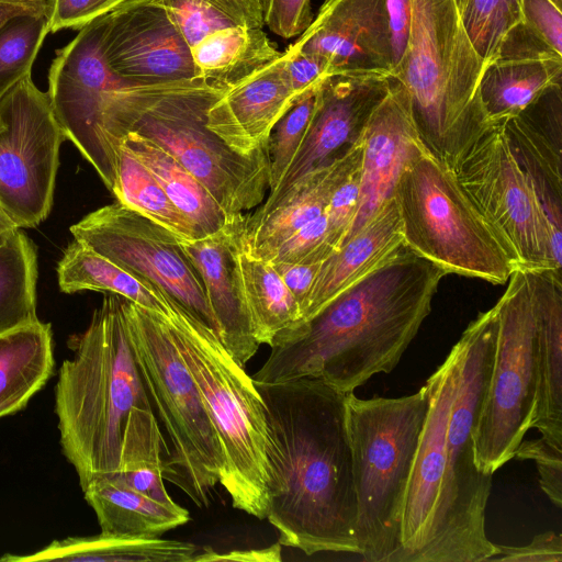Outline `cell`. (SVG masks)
Here are the masks:
<instances>
[{"instance_id":"cell-13","label":"cell","mask_w":562,"mask_h":562,"mask_svg":"<svg viewBox=\"0 0 562 562\" xmlns=\"http://www.w3.org/2000/svg\"><path fill=\"white\" fill-rule=\"evenodd\" d=\"M74 239L151 283L188 316L217 335L200 274L171 232L120 202L70 227Z\"/></svg>"},{"instance_id":"cell-34","label":"cell","mask_w":562,"mask_h":562,"mask_svg":"<svg viewBox=\"0 0 562 562\" xmlns=\"http://www.w3.org/2000/svg\"><path fill=\"white\" fill-rule=\"evenodd\" d=\"M116 159L113 194L117 202L147 216L180 240H194L190 224L169 200L151 172L119 142L112 143Z\"/></svg>"},{"instance_id":"cell-29","label":"cell","mask_w":562,"mask_h":562,"mask_svg":"<svg viewBox=\"0 0 562 562\" xmlns=\"http://www.w3.org/2000/svg\"><path fill=\"white\" fill-rule=\"evenodd\" d=\"M198 553L199 547L191 542L100 532L97 536L55 540L29 555L4 554L0 561L193 562Z\"/></svg>"},{"instance_id":"cell-6","label":"cell","mask_w":562,"mask_h":562,"mask_svg":"<svg viewBox=\"0 0 562 562\" xmlns=\"http://www.w3.org/2000/svg\"><path fill=\"white\" fill-rule=\"evenodd\" d=\"M484 68L459 0H412L407 47L392 77L407 91L422 145L452 172L492 127L479 94Z\"/></svg>"},{"instance_id":"cell-9","label":"cell","mask_w":562,"mask_h":562,"mask_svg":"<svg viewBox=\"0 0 562 562\" xmlns=\"http://www.w3.org/2000/svg\"><path fill=\"white\" fill-rule=\"evenodd\" d=\"M131 342L151 404L170 446L162 479L199 507H209L220 483L223 454L194 379L160 314L123 297Z\"/></svg>"},{"instance_id":"cell-1","label":"cell","mask_w":562,"mask_h":562,"mask_svg":"<svg viewBox=\"0 0 562 562\" xmlns=\"http://www.w3.org/2000/svg\"><path fill=\"white\" fill-rule=\"evenodd\" d=\"M254 383L268 426L266 518L279 543L306 555L358 554L347 393L312 376Z\"/></svg>"},{"instance_id":"cell-33","label":"cell","mask_w":562,"mask_h":562,"mask_svg":"<svg viewBox=\"0 0 562 562\" xmlns=\"http://www.w3.org/2000/svg\"><path fill=\"white\" fill-rule=\"evenodd\" d=\"M36 279V248L18 228L0 246V334L38 321Z\"/></svg>"},{"instance_id":"cell-43","label":"cell","mask_w":562,"mask_h":562,"mask_svg":"<svg viewBox=\"0 0 562 562\" xmlns=\"http://www.w3.org/2000/svg\"><path fill=\"white\" fill-rule=\"evenodd\" d=\"M282 56L289 85L297 99L334 75L329 64L317 55L294 50L289 46Z\"/></svg>"},{"instance_id":"cell-25","label":"cell","mask_w":562,"mask_h":562,"mask_svg":"<svg viewBox=\"0 0 562 562\" xmlns=\"http://www.w3.org/2000/svg\"><path fill=\"white\" fill-rule=\"evenodd\" d=\"M532 295L537 398L531 428L562 448V278L561 270L527 272Z\"/></svg>"},{"instance_id":"cell-36","label":"cell","mask_w":562,"mask_h":562,"mask_svg":"<svg viewBox=\"0 0 562 562\" xmlns=\"http://www.w3.org/2000/svg\"><path fill=\"white\" fill-rule=\"evenodd\" d=\"M463 27L486 66L507 34L522 22V0H459Z\"/></svg>"},{"instance_id":"cell-45","label":"cell","mask_w":562,"mask_h":562,"mask_svg":"<svg viewBox=\"0 0 562 562\" xmlns=\"http://www.w3.org/2000/svg\"><path fill=\"white\" fill-rule=\"evenodd\" d=\"M311 0H269L265 24L282 38L301 35L312 23Z\"/></svg>"},{"instance_id":"cell-49","label":"cell","mask_w":562,"mask_h":562,"mask_svg":"<svg viewBox=\"0 0 562 562\" xmlns=\"http://www.w3.org/2000/svg\"><path fill=\"white\" fill-rule=\"evenodd\" d=\"M116 473L134 490L166 504L175 503L165 487L161 471L159 469L139 468Z\"/></svg>"},{"instance_id":"cell-8","label":"cell","mask_w":562,"mask_h":562,"mask_svg":"<svg viewBox=\"0 0 562 562\" xmlns=\"http://www.w3.org/2000/svg\"><path fill=\"white\" fill-rule=\"evenodd\" d=\"M223 454L220 483L236 509L259 519L268 510V426L255 383L218 336L184 312L167 321Z\"/></svg>"},{"instance_id":"cell-39","label":"cell","mask_w":562,"mask_h":562,"mask_svg":"<svg viewBox=\"0 0 562 562\" xmlns=\"http://www.w3.org/2000/svg\"><path fill=\"white\" fill-rule=\"evenodd\" d=\"M335 249L328 239L326 211L290 236L270 261L300 263L323 262Z\"/></svg>"},{"instance_id":"cell-52","label":"cell","mask_w":562,"mask_h":562,"mask_svg":"<svg viewBox=\"0 0 562 562\" xmlns=\"http://www.w3.org/2000/svg\"><path fill=\"white\" fill-rule=\"evenodd\" d=\"M19 227L0 207V246L12 235Z\"/></svg>"},{"instance_id":"cell-47","label":"cell","mask_w":562,"mask_h":562,"mask_svg":"<svg viewBox=\"0 0 562 562\" xmlns=\"http://www.w3.org/2000/svg\"><path fill=\"white\" fill-rule=\"evenodd\" d=\"M385 3L391 38L392 76L407 47L412 20V0H385Z\"/></svg>"},{"instance_id":"cell-11","label":"cell","mask_w":562,"mask_h":562,"mask_svg":"<svg viewBox=\"0 0 562 562\" xmlns=\"http://www.w3.org/2000/svg\"><path fill=\"white\" fill-rule=\"evenodd\" d=\"M496 302L498 326L492 372L474 431L475 463L493 475L531 428L537 398L536 342L528 273L514 271Z\"/></svg>"},{"instance_id":"cell-20","label":"cell","mask_w":562,"mask_h":562,"mask_svg":"<svg viewBox=\"0 0 562 562\" xmlns=\"http://www.w3.org/2000/svg\"><path fill=\"white\" fill-rule=\"evenodd\" d=\"M297 100L281 56L227 89L207 111V127L241 155L268 150L279 120Z\"/></svg>"},{"instance_id":"cell-15","label":"cell","mask_w":562,"mask_h":562,"mask_svg":"<svg viewBox=\"0 0 562 562\" xmlns=\"http://www.w3.org/2000/svg\"><path fill=\"white\" fill-rule=\"evenodd\" d=\"M390 79L381 74L328 76L319 86L315 114L292 165L254 213L265 212L295 182L361 143L370 116L389 91Z\"/></svg>"},{"instance_id":"cell-12","label":"cell","mask_w":562,"mask_h":562,"mask_svg":"<svg viewBox=\"0 0 562 562\" xmlns=\"http://www.w3.org/2000/svg\"><path fill=\"white\" fill-rule=\"evenodd\" d=\"M454 175L497 236L515 271L561 270L562 236L552 229L501 125L492 126L469 149Z\"/></svg>"},{"instance_id":"cell-27","label":"cell","mask_w":562,"mask_h":562,"mask_svg":"<svg viewBox=\"0 0 562 562\" xmlns=\"http://www.w3.org/2000/svg\"><path fill=\"white\" fill-rule=\"evenodd\" d=\"M114 142H119L147 167L169 200L190 224L194 239L216 235L245 218L244 216L237 221L231 220L205 187L155 143L133 133L124 134L111 142V145Z\"/></svg>"},{"instance_id":"cell-41","label":"cell","mask_w":562,"mask_h":562,"mask_svg":"<svg viewBox=\"0 0 562 562\" xmlns=\"http://www.w3.org/2000/svg\"><path fill=\"white\" fill-rule=\"evenodd\" d=\"M360 165L335 188L326 207L328 239L335 251L347 238L355 221L360 193Z\"/></svg>"},{"instance_id":"cell-5","label":"cell","mask_w":562,"mask_h":562,"mask_svg":"<svg viewBox=\"0 0 562 562\" xmlns=\"http://www.w3.org/2000/svg\"><path fill=\"white\" fill-rule=\"evenodd\" d=\"M225 91L200 77L138 83L111 70L97 94L100 131L110 146L126 133L155 143L237 221L266 198L269 154H238L207 127V111Z\"/></svg>"},{"instance_id":"cell-19","label":"cell","mask_w":562,"mask_h":562,"mask_svg":"<svg viewBox=\"0 0 562 562\" xmlns=\"http://www.w3.org/2000/svg\"><path fill=\"white\" fill-rule=\"evenodd\" d=\"M562 79V54L522 22L503 41L482 74L479 94L488 123L501 125Z\"/></svg>"},{"instance_id":"cell-31","label":"cell","mask_w":562,"mask_h":562,"mask_svg":"<svg viewBox=\"0 0 562 562\" xmlns=\"http://www.w3.org/2000/svg\"><path fill=\"white\" fill-rule=\"evenodd\" d=\"M191 54L198 77L227 90L282 53L262 29L236 26L206 35L191 47Z\"/></svg>"},{"instance_id":"cell-2","label":"cell","mask_w":562,"mask_h":562,"mask_svg":"<svg viewBox=\"0 0 562 562\" xmlns=\"http://www.w3.org/2000/svg\"><path fill=\"white\" fill-rule=\"evenodd\" d=\"M445 276L405 248L314 317L278 336L251 379L279 383L312 376L348 393L391 372L429 315Z\"/></svg>"},{"instance_id":"cell-14","label":"cell","mask_w":562,"mask_h":562,"mask_svg":"<svg viewBox=\"0 0 562 562\" xmlns=\"http://www.w3.org/2000/svg\"><path fill=\"white\" fill-rule=\"evenodd\" d=\"M0 207L19 228L50 212L65 136L47 92L25 76L0 99Z\"/></svg>"},{"instance_id":"cell-7","label":"cell","mask_w":562,"mask_h":562,"mask_svg":"<svg viewBox=\"0 0 562 562\" xmlns=\"http://www.w3.org/2000/svg\"><path fill=\"white\" fill-rule=\"evenodd\" d=\"M428 409L425 384L400 397L347 393L348 429L357 497L358 554L396 562L406 490Z\"/></svg>"},{"instance_id":"cell-54","label":"cell","mask_w":562,"mask_h":562,"mask_svg":"<svg viewBox=\"0 0 562 562\" xmlns=\"http://www.w3.org/2000/svg\"><path fill=\"white\" fill-rule=\"evenodd\" d=\"M1 125H2V121H1V119H0V127H1Z\"/></svg>"},{"instance_id":"cell-48","label":"cell","mask_w":562,"mask_h":562,"mask_svg":"<svg viewBox=\"0 0 562 562\" xmlns=\"http://www.w3.org/2000/svg\"><path fill=\"white\" fill-rule=\"evenodd\" d=\"M270 262L294 296L299 304L300 313L302 314L303 305L315 281L322 262Z\"/></svg>"},{"instance_id":"cell-17","label":"cell","mask_w":562,"mask_h":562,"mask_svg":"<svg viewBox=\"0 0 562 562\" xmlns=\"http://www.w3.org/2000/svg\"><path fill=\"white\" fill-rule=\"evenodd\" d=\"M290 47L324 58L334 75L391 76L385 0H325L316 18Z\"/></svg>"},{"instance_id":"cell-28","label":"cell","mask_w":562,"mask_h":562,"mask_svg":"<svg viewBox=\"0 0 562 562\" xmlns=\"http://www.w3.org/2000/svg\"><path fill=\"white\" fill-rule=\"evenodd\" d=\"M54 367L49 323L37 321L0 334V418L22 411Z\"/></svg>"},{"instance_id":"cell-3","label":"cell","mask_w":562,"mask_h":562,"mask_svg":"<svg viewBox=\"0 0 562 562\" xmlns=\"http://www.w3.org/2000/svg\"><path fill=\"white\" fill-rule=\"evenodd\" d=\"M55 412L61 450L82 486L94 476L155 468L168 454L135 360L123 296L105 293L87 329L70 337Z\"/></svg>"},{"instance_id":"cell-53","label":"cell","mask_w":562,"mask_h":562,"mask_svg":"<svg viewBox=\"0 0 562 562\" xmlns=\"http://www.w3.org/2000/svg\"><path fill=\"white\" fill-rule=\"evenodd\" d=\"M261 1H262V3H263L265 12H266V9H267V5H268L269 0H261Z\"/></svg>"},{"instance_id":"cell-24","label":"cell","mask_w":562,"mask_h":562,"mask_svg":"<svg viewBox=\"0 0 562 562\" xmlns=\"http://www.w3.org/2000/svg\"><path fill=\"white\" fill-rule=\"evenodd\" d=\"M362 140L329 166L290 187L268 210L246 217L243 240L248 252L270 261L295 232L322 215L335 188L361 164Z\"/></svg>"},{"instance_id":"cell-46","label":"cell","mask_w":562,"mask_h":562,"mask_svg":"<svg viewBox=\"0 0 562 562\" xmlns=\"http://www.w3.org/2000/svg\"><path fill=\"white\" fill-rule=\"evenodd\" d=\"M490 561L562 562V537L554 531H546L524 547L495 544V553Z\"/></svg>"},{"instance_id":"cell-44","label":"cell","mask_w":562,"mask_h":562,"mask_svg":"<svg viewBox=\"0 0 562 562\" xmlns=\"http://www.w3.org/2000/svg\"><path fill=\"white\" fill-rule=\"evenodd\" d=\"M522 23L562 54V0H522Z\"/></svg>"},{"instance_id":"cell-16","label":"cell","mask_w":562,"mask_h":562,"mask_svg":"<svg viewBox=\"0 0 562 562\" xmlns=\"http://www.w3.org/2000/svg\"><path fill=\"white\" fill-rule=\"evenodd\" d=\"M102 19L103 56L120 78L153 83L198 77L189 44L155 0H126Z\"/></svg>"},{"instance_id":"cell-26","label":"cell","mask_w":562,"mask_h":562,"mask_svg":"<svg viewBox=\"0 0 562 562\" xmlns=\"http://www.w3.org/2000/svg\"><path fill=\"white\" fill-rule=\"evenodd\" d=\"M81 490L103 533L160 537L190 520L186 508L177 503L159 502L134 490L117 473L94 476Z\"/></svg>"},{"instance_id":"cell-18","label":"cell","mask_w":562,"mask_h":562,"mask_svg":"<svg viewBox=\"0 0 562 562\" xmlns=\"http://www.w3.org/2000/svg\"><path fill=\"white\" fill-rule=\"evenodd\" d=\"M423 149L407 91L391 76L389 91L373 111L363 133L359 203L346 239L393 196L401 173Z\"/></svg>"},{"instance_id":"cell-23","label":"cell","mask_w":562,"mask_h":562,"mask_svg":"<svg viewBox=\"0 0 562 562\" xmlns=\"http://www.w3.org/2000/svg\"><path fill=\"white\" fill-rule=\"evenodd\" d=\"M405 248L398 211L392 196L322 262L299 324L314 317L333 300L393 260Z\"/></svg>"},{"instance_id":"cell-37","label":"cell","mask_w":562,"mask_h":562,"mask_svg":"<svg viewBox=\"0 0 562 562\" xmlns=\"http://www.w3.org/2000/svg\"><path fill=\"white\" fill-rule=\"evenodd\" d=\"M48 33L47 14L18 16L0 29V99L31 75Z\"/></svg>"},{"instance_id":"cell-51","label":"cell","mask_w":562,"mask_h":562,"mask_svg":"<svg viewBox=\"0 0 562 562\" xmlns=\"http://www.w3.org/2000/svg\"><path fill=\"white\" fill-rule=\"evenodd\" d=\"M47 14V0H0V29L24 15Z\"/></svg>"},{"instance_id":"cell-38","label":"cell","mask_w":562,"mask_h":562,"mask_svg":"<svg viewBox=\"0 0 562 562\" xmlns=\"http://www.w3.org/2000/svg\"><path fill=\"white\" fill-rule=\"evenodd\" d=\"M319 86L297 99L271 133L268 143L270 192L283 179L308 132L317 108Z\"/></svg>"},{"instance_id":"cell-10","label":"cell","mask_w":562,"mask_h":562,"mask_svg":"<svg viewBox=\"0 0 562 562\" xmlns=\"http://www.w3.org/2000/svg\"><path fill=\"white\" fill-rule=\"evenodd\" d=\"M393 198L405 247L446 274L504 284L515 271L454 172L426 149L405 167Z\"/></svg>"},{"instance_id":"cell-40","label":"cell","mask_w":562,"mask_h":562,"mask_svg":"<svg viewBox=\"0 0 562 562\" xmlns=\"http://www.w3.org/2000/svg\"><path fill=\"white\" fill-rule=\"evenodd\" d=\"M518 460H532L539 472L541 490L558 508L562 507V448L540 437L521 440L514 452Z\"/></svg>"},{"instance_id":"cell-50","label":"cell","mask_w":562,"mask_h":562,"mask_svg":"<svg viewBox=\"0 0 562 562\" xmlns=\"http://www.w3.org/2000/svg\"><path fill=\"white\" fill-rule=\"evenodd\" d=\"M281 544L274 543L267 548L234 550L218 553L210 548L196 554L193 562L237 561V562H279L281 561Z\"/></svg>"},{"instance_id":"cell-22","label":"cell","mask_w":562,"mask_h":562,"mask_svg":"<svg viewBox=\"0 0 562 562\" xmlns=\"http://www.w3.org/2000/svg\"><path fill=\"white\" fill-rule=\"evenodd\" d=\"M508 146L531 181L552 229L562 236V86L546 89L501 124Z\"/></svg>"},{"instance_id":"cell-4","label":"cell","mask_w":562,"mask_h":562,"mask_svg":"<svg viewBox=\"0 0 562 562\" xmlns=\"http://www.w3.org/2000/svg\"><path fill=\"white\" fill-rule=\"evenodd\" d=\"M498 326L497 305L462 333L453 397L429 396L406 495L417 506H439L429 562H483L495 553L485 510L493 475L475 463L474 431L490 381Z\"/></svg>"},{"instance_id":"cell-35","label":"cell","mask_w":562,"mask_h":562,"mask_svg":"<svg viewBox=\"0 0 562 562\" xmlns=\"http://www.w3.org/2000/svg\"><path fill=\"white\" fill-rule=\"evenodd\" d=\"M168 13L190 48L206 35L227 27L265 24L261 0H155Z\"/></svg>"},{"instance_id":"cell-30","label":"cell","mask_w":562,"mask_h":562,"mask_svg":"<svg viewBox=\"0 0 562 562\" xmlns=\"http://www.w3.org/2000/svg\"><path fill=\"white\" fill-rule=\"evenodd\" d=\"M57 278L59 289L65 293L83 290L114 293L160 314L167 321L172 319L179 310L151 283L76 239L64 250L57 266Z\"/></svg>"},{"instance_id":"cell-21","label":"cell","mask_w":562,"mask_h":562,"mask_svg":"<svg viewBox=\"0 0 562 562\" xmlns=\"http://www.w3.org/2000/svg\"><path fill=\"white\" fill-rule=\"evenodd\" d=\"M245 220L216 235L179 241L203 282L220 340L243 367L260 346L254 336L237 262V237Z\"/></svg>"},{"instance_id":"cell-32","label":"cell","mask_w":562,"mask_h":562,"mask_svg":"<svg viewBox=\"0 0 562 562\" xmlns=\"http://www.w3.org/2000/svg\"><path fill=\"white\" fill-rule=\"evenodd\" d=\"M243 229L236 252L244 296L256 340L270 346L300 323V307L272 263L248 252Z\"/></svg>"},{"instance_id":"cell-42","label":"cell","mask_w":562,"mask_h":562,"mask_svg":"<svg viewBox=\"0 0 562 562\" xmlns=\"http://www.w3.org/2000/svg\"><path fill=\"white\" fill-rule=\"evenodd\" d=\"M126 0H47L49 32L81 30Z\"/></svg>"}]
</instances>
